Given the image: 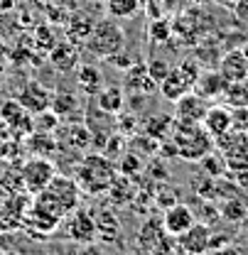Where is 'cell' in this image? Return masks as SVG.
Here are the masks:
<instances>
[{
	"label": "cell",
	"instance_id": "4dcf8cb0",
	"mask_svg": "<svg viewBox=\"0 0 248 255\" xmlns=\"http://www.w3.org/2000/svg\"><path fill=\"white\" fill-rule=\"evenodd\" d=\"M177 196H180V191L175 189V187H170V184H157L153 187V201H155L157 206L165 211L167 206H172V204H177Z\"/></svg>",
	"mask_w": 248,
	"mask_h": 255
},
{
	"label": "cell",
	"instance_id": "74e56055",
	"mask_svg": "<svg viewBox=\"0 0 248 255\" xmlns=\"http://www.w3.org/2000/svg\"><path fill=\"white\" fill-rule=\"evenodd\" d=\"M244 54H246V57H248V44H246V47H244Z\"/></svg>",
	"mask_w": 248,
	"mask_h": 255
},
{
	"label": "cell",
	"instance_id": "d6986e66",
	"mask_svg": "<svg viewBox=\"0 0 248 255\" xmlns=\"http://www.w3.org/2000/svg\"><path fill=\"white\" fill-rule=\"evenodd\" d=\"M202 126L207 128V132L212 137H219L226 130H231L234 128V111H231V106H209L204 118H202Z\"/></svg>",
	"mask_w": 248,
	"mask_h": 255
},
{
	"label": "cell",
	"instance_id": "52a82bcc",
	"mask_svg": "<svg viewBox=\"0 0 248 255\" xmlns=\"http://www.w3.org/2000/svg\"><path fill=\"white\" fill-rule=\"evenodd\" d=\"M20 177H22V189L34 196L57 177V164L44 155H32V159L22 164Z\"/></svg>",
	"mask_w": 248,
	"mask_h": 255
},
{
	"label": "cell",
	"instance_id": "cb8c5ba5",
	"mask_svg": "<svg viewBox=\"0 0 248 255\" xmlns=\"http://www.w3.org/2000/svg\"><path fill=\"white\" fill-rule=\"evenodd\" d=\"M76 84L86 96H96L103 89V74L96 64H81L76 69Z\"/></svg>",
	"mask_w": 248,
	"mask_h": 255
},
{
	"label": "cell",
	"instance_id": "4fadbf2b",
	"mask_svg": "<svg viewBox=\"0 0 248 255\" xmlns=\"http://www.w3.org/2000/svg\"><path fill=\"white\" fill-rule=\"evenodd\" d=\"M207 108H209V101L192 89V91H187L185 96H180V98L175 101V121H182V123H202Z\"/></svg>",
	"mask_w": 248,
	"mask_h": 255
},
{
	"label": "cell",
	"instance_id": "9c48e42d",
	"mask_svg": "<svg viewBox=\"0 0 248 255\" xmlns=\"http://www.w3.org/2000/svg\"><path fill=\"white\" fill-rule=\"evenodd\" d=\"M15 101H17L30 116H37V113H42V111L49 108V103H52V91H49L44 84L30 79V81H25L22 89L15 94Z\"/></svg>",
	"mask_w": 248,
	"mask_h": 255
},
{
	"label": "cell",
	"instance_id": "d6a6232c",
	"mask_svg": "<svg viewBox=\"0 0 248 255\" xmlns=\"http://www.w3.org/2000/svg\"><path fill=\"white\" fill-rule=\"evenodd\" d=\"M148 34H150V39H153V42H160V44H162V42H167V39H170L172 27H170V22H167V20H157L155 17V20L150 22Z\"/></svg>",
	"mask_w": 248,
	"mask_h": 255
},
{
	"label": "cell",
	"instance_id": "83f0119b",
	"mask_svg": "<svg viewBox=\"0 0 248 255\" xmlns=\"http://www.w3.org/2000/svg\"><path fill=\"white\" fill-rule=\"evenodd\" d=\"M224 101H226L231 108L248 106V76L241 79V81H229V84H226V91H224Z\"/></svg>",
	"mask_w": 248,
	"mask_h": 255
},
{
	"label": "cell",
	"instance_id": "3957f363",
	"mask_svg": "<svg viewBox=\"0 0 248 255\" xmlns=\"http://www.w3.org/2000/svg\"><path fill=\"white\" fill-rule=\"evenodd\" d=\"M167 140L172 142L175 155L187 159V162H199L204 155H209L214 150V137L207 132V128L202 126V123L175 121Z\"/></svg>",
	"mask_w": 248,
	"mask_h": 255
},
{
	"label": "cell",
	"instance_id": "2e32d148",
	"mask_svg": "<svg viewBox=\"0 0 248 255\" xmlns=\"http://www.w3.org/2000/svg\"><path fill=\"white\" fill-rule=\"evenodd\" d=\"M162 223H165V228H167V233L170 236H180V233H185L187 228L194 223V211L187 206V204H172V206H167L165 211H162Z\"/></svg>",
	"mask_w": 248,
	"mask_h": 255
},
{
	"label": "cell",
	"instance_id": "4316f807",
	"mask_svg": "<svg viewBox=\"0 0 248 255\" xmlns=\"http://www.w3.org/2000/svg\"><path fill=\"white\" fill-rule=\"evenodd\" d=\"M219 214L226 219V221H234V223H244L248 219V209H246V199H239V196H229L224 204H221V209H219Z\"/></svg>",
	"mask_w": 248,
	"mask_h": 255
},
{
	"label": "cell",
	"instance_id": "f546056e",
	"mask_svg": "<svg viewBox=\"0 0 248 255\" xmlns=\"http://www.w3.org/2000/svg\"><path fill=\"white\" fill-rule=\"evenodd\" d=\"M143 169H145L143 159H140V155H135L133 150H125L123 155H121V164H118V172L128 174L130 179H138V177L143 174Z\"/></svg>",
	"mask_w": 248,
	"mask_h": 255
},
{
	"label": "cell",
	"instance_id": "6da1fadb",
	"mask_svg": "<svg viewBox=\"0 0 248 255\" xmlns=\"http://www.w3.org/2000/svg\"><path fill=\"white\" fill-rule=\"evenodd\" d=\"M81 194H84V191L79 189V184H76L74 177L57 174L39 194L32 196V204H37V206L44 209L47 214H52V216H57L59 221H64L71 211L79 209Z\"/></svg>",
	"mask_w": 248,
	"mask_h": 255
},
{
	"label": "cell",
	"instance_id": "f35d334b",
	"mask_svg": "<svg viewBox=\"0 0 248 255\" xmlns=\"http://www.w3.org/2000/svg\"><path fill=\"white\" fill-rule=\"evenodd\" d=\"M246 209H248V199H246Z\"/></svg>",
	"mask_w": 248,
	"mask_h": 255
},
{
	"label": "cell",
	"instance_id": "8d00e7d4",
	"mask_svg": "<svg viewBox=\"0 0 248 255\" xmlns=\"http://www.w3.org/2000/svg\"><path fill=\"white\" fill-rule=\"evenodd\" d=\"M214 2H219V5H226V7H234V2H236V0H214Z\"/></svg>",
	"mask_w": 248,
	"mask_h": 255
},
{
	"label": "cell",
	"instance_id": "5bb4252c",
	"mask_svg": "<svg viewBox=\"0 0 248 255\" xmlns=\"http://www.w3.org/2000/svg\"><path fill=\"white\" fill-rule=\"evenodd\" d=\"M123 91L130 96H150L157 91V84L150 79L148 66L140 62L130 64L128 69H123Z\"/></svg>",
	"mask_w": 248,
	"mask_h": 255
},
{
	"label": "cell",
	"instance_id": "277c9868",
	"mask_svg": "<svg viewBox=\"0 0 248 255\" xmlns=\"http://www.w3.org/2000/svg\"><path fill=\"white\" fill-rule=\"evenodd\" d=\"M84 47H86L89 54L98 57V59H106V57L125 49V32L116 22V17L108 15L106 20H98L93 25L91 34L84 39Z\"/></svg>",
	"mask_w": 248,
	"mask_h": 255
},
{
	"label": "cell",
	"instance_id": "9a60e30c",
	"mask_svg": "<svg viewBox=\"0 0 248 255\" xmlns=\"http://www.w3.org/2000/svg\"><path fill=\"white\" fill-rule=\"evenodd\" d=\"M49 111L59 118V123H74V121H84V108L79 103V98L66 91V89H57L52 91V103H49Z\"/></svg>",
	"mask_w": 248,
	"mask_h": 255
},
{
	"label": "cell",
	"instance_id": "7c38bea8",
	"mask_svg": "<svg viewBox=\"0 0 248 255\" xmlns=\"http://www.w3.org/2000/svg\"><path fill=\"white\" fill-rule=\"evenodd\" d=\"M22 194H12L5 201H0V233H12L17 228H22V214L30 206V196L20 199Z\"/></svg>",
	"mask_w": 248,
	"mask_h": 255
},
{
	"label": "cell",
	"instance_id": "d590c367",
	"mask_svg": "<svg viewBox=\"0 0 248 255\" xmlns=\"http://www.w3.org/2000/svg\"><path fill=\"white\" fill-rule=\"evenodd\" d=\"M234 12H236L239 22L248 25V0H236V2H234Z\"/></svg>",
	"mask_w": 248,
	"mask_h": 255
},
{
	"label": "cell",
	"instance_id": "e0dca14e",
	"mask_svg": "<svg viewBox=\"0 0 248 255\" xmlns=\"http://www.w3.org/2000/svg\"><path fill=\"white\" fill-rule=\"evenodd\" d=\"M93 221H96V241H103L108 246L118 243L121 223H118V216L113 214V209L103 206L101 211H93Z\"/></svg>",
	"mask_w": 248,
	"mask_h": 255
},
{
	"label": "cell",
	"instance_id": "1f68e13d",
	"mask_svg": "<svg viewBox=\"0 0 248 255\" xmlns=\"http://www.w3.org/2000/svg\"><path fill=\"white\" fill-rule=\"evenodd\" d=\"M145 66H148V74H150V79L155 81L157 86H160V81H162V79L170 74V69H172L170 62H167V59H162V57H153Z\"/></svg>",
	"mask_w": 248,
	"mask_h": 255
},
{
	"label": "cell",
	"instance_id": "30bf717a",
	"mask_svg": "<svg viewBox=\"0 0 248 255\" xmlns=\"http://www.w3.org/2000/svg\"><path fill=\"white\" fill-rule=\"evenodd\" d=\"M177 251L189 255H202L209 251V243H212V228L209 223H202V221H194L185 233H180L177 238Z\"/></svg>",
	"mask_w": 248,
	"mask_h": 255
},
{
	"label": "cell",
	"instance_id": "8fae6325",
	"mask_svg": "<svg viewBox=\"0 0 248 255\" xmlns=\"http://www.w3.org/2000/svg\"><path fill=\"white\" fill-rule=\"evenodd\" d=\"M66 236L79 243V246H89L96 241V221H93V211L86 209H76L69 214V221H66Z\"/></svg>",
	"mask_w": 248,
	"mask_h": 255
},
{
	"label": "cell",
	"instance_id": "7a4b0ae2",
	"mask_svg": "<svg viewBox=\"0 0 248 255\" xmlns=\"http://www.w3.org/2000/svg\"><path fill=\"white\" fill-rule=\"evenodd\" d=\"M116 174H118V164L98 150L81 155V159L74 167V179H76L79 189L89 196L106 194Z\"/></svg>",
	"mask_w": 248,
	"mask_h": 255
},
{
	"label": "cell",
	"instance_id": "ba28073f",
	"mask_svg": "<svg viewBox=\"0 0 248 255\" xmlns=\"http://www.w3.org/2000/svg\"><path fill=\"white\" fill-rule=\"evenodd\" d=\"M0 121L7 126V130L15 137H27L34 130V121L30 118V113L15 98H7V101L0 103Z\"/></svg>",
	"mask_w": 248,
	"mask_h": 255
},
{
	"label": "cell",
	"instance_id": "ffe728a7",
	"mask_svg": "<svg viewBox=\"0 0 248 255\" xmlns=\"http://www.w3.org/2000/svg\"><path fill=\"white\" fill-rule=\"evenodd\" d=\"M219 71L226 81H241L248 76V57L244 49H231L219 59Z\"/></svg>",
	"mask_w": 248,
	"mask_h": 255
},
{
	"label": "cell",
	"instance_id": "484cf974",
	"mask_svg": "<svg viewBox=\"0 0 248 255\" xmlns=\"http://www.w3.org/2000/svg\"><path fill=\"white\" fill-rule=\"evenodd\" d=\"M172 123H175V116H153V118H148V121H145L143 132H148L150 137H155V140L162 142V140H167V137H170Z\"/></svg>",
	"mask_w": 248,
	"mask_h": 255
},
{
	"label": "cell",
	"instance_id": "7402d4cb",
	"mask_svg": "<svg viewBox=\"0 0 248 255\" xmlns=\"http://www.w3.org/2000/svg\"><path fill=\"white\" fill-rule=\"evenodd\" d=\"M135 189H138V182L130 179L128 174H123V172H118V174L113 177V182H111V187H108L106 194H108L111 204L130 206V201H133V196H135Z\"/></svg>",
	"mask_w": 248,
	"mask_h": 255
},
{
	"label": "cell",
	"instance_id": "44dd1931",
	"mask_svg": "<svg viewBox=\"0 0 248 255\" xmlns=\"http://www.w3.org/2000/svg\"><path fill=\"white\" fill-rule=\"evenodd\" d=\"M226 84H229V81L221 76V71H217V69H207V71H199L197 84H194V91L199 96H204L207 101H212V98H224Z\"/></svg>",
	"mask_w": 248,
	"mask_h": 255
},
{
	"label": "cell",
	"instance_id": "8992f818",
	"mask_svg": "<svg viewBox=\"0 0 248 255\" xmlns=\"http://www.w3.org/2000/svg\"><path fill=\"white\" fill-rule=\"evenodd\" d=\"M199 71H202V69L197 66L194 59H182L177 66H172V69H170V74L160 81L157 91L162 94V98H167V101H172V103H175L180 96H185L187 91H192V89H194Z\"/></svg>",
	"mask_w": 248,
	"mask_h": 255
},
{
	"label": "cell",
	"instance_id": "f1b7e54d",
	"mask_svg": "<svg viewBox=\"0 0 248 255\" xmlns=\"http://www.w3.org/2000/svg\"><path fill=\"white\" fill-rule=\"evenodd\" d=\"M138 7H140V0H106V10L116 20H123V17L135 15Z\"/></svg>",
	"mask_w": 248,
	"mask_h": 255
},
{
	"label": "cell",
	"instance_id": "5b68a950",
	"mask_svg": "<svg viewBox=\"0 0 248 255\" xmlns=\"http://www.w3.org/2000/svg\"><path fill=\"white\" fill-rule=\"evenodd\" d=\"M135 246L143 253H175L177 251L175 236L167 233L162 219L157 216H145V221L140 223L135 233Z\"/></svg>",
	"mask_w": 248,
	"mask_h": 255
},
{
	"label": "cell",
	"instance_id": "603a6c76",
	"mask_svg": "<svg viewBox=\"0 0 248 255\" xmlns=\"http://www.w3.org/2000/svg\"><path fill=\"white\" fill-rule=\"evenodd\" d=\"M96 106L111 116H118L123 111L125 106V94H123V86H103L98 94L93 96Z\"/></svg>",
	"mask_w": 248,
	"mask_h": 255
},
{
	"label": "cell",
	"instance_id": "e575fe53",
	"mask_svg": "<svg viewBox=\"0 0 248 255\" xmlns=\"http://www.w3.org/2000/svg\"><path fill=\"white\" fill-rule=\"evenodd\" d=\"M106 62H108V64H113V66H121V69H128L130 64H135L138 59H133L130 54H125L123 49H121V52H116V54L106 57Z\"/></svg>",
	"mask_w": 248,
	"mask_h": 255
},
{
	"label": "cell",
	"instance_id": "ac0fdd59",
	"mask_svg": "<svg viewBox=\"0 0 248 255\" xmlns=\"http://www.w3.org/2000/svg\"><path fill=\"white\" fill-rule=\"evenodd\" d=\"M49 62L54 64L59 71H74L76 66H79V59H81V54H79V47H76V42H71V39H59L49 52Z\"/></svg>",
	"mask_w": 248,
	"mask_h": 255
},
{
	"label": "cell",
	"instance_id": "836d02e7",
	"mask_svg": "<svg viewBox=\"0 0 248 255\" xmlns=\"http://www.w3.org/2000/svg\"><path fill=\"white\" fill-rule=\"evenodd\" d=\"M34 42H37V47H42L44 52H49L54 44H57V39H54V32H52V27L49 25H39L37 30H34Z\"/></svg>",
	"mask_w": 248,
	"mask_h": 255
},
{
	"label": "cell",
	"instance_id": "d4e9b609",
	"mask_svg": "<svg viewBox=\"0 0 248 255\" xmlns=\"http://www.w3.org/2000/svg\"><path fill=\"white\" fill-rule=\"evenodd\" d=\"M93 22L89 15H84V12H76V15H71V20L66 22V34H69V39L71 42H84L93 30Z\"/></svg>",
	"mask_w": 248,
	"mask_h": 255
}]
</instances>
